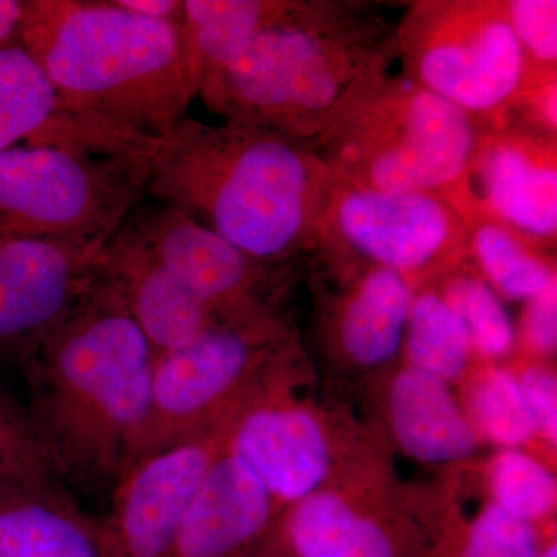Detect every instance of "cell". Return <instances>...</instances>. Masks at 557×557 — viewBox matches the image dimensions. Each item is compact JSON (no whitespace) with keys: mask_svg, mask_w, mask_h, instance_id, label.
Returning <instances> with one entry per match:
<instances>
[{"mask_svg":"<svg viewBox=\"0 0 557 557\" xmlns=\"http://www.w3.org/2000/svg\"><path fill=\"white\" fill-rule=\"evenodd\" d=\"M21 0H0V46L16 39Z\"/></svg>","mask_w":557,"mask_h":557,"instance_id":"cell-34","label":"cell"},{"mask_svg":"<svg viewBox=\"0 0 557 557\" xmlns=\"http://www.w3.org/2000/svg\"><path fill=\"white\" fill-rule=\"evenodd\" d=\"M115 3L146 20L182 22L183 0H115Z\"/></svg>","mask_w":557,"mask_h":557,"instance_id":"cell-33","label":"cell"},{"mask_svg":"<svg viewBox=\"0 0 557 557\" xmlns=\"http://www.w3.org/2000/svg\"><path fill=\"white\" fill-rule=\"evenodd\" d=\"M292 3L293 0H183L180 25L199 65L200 84L236 61L260 33L287 13Z\"/></svg>","mask_w":557,"mask_h":557,"instance_id":"cell-21","label":"cell"},{"mask_svg":"<svg viewBox=\"0 0 557 557\" xmlns=\"http://www.w3.org/2000/svg\"><path fill=\"white\" fill-rule=\"evenodd\" d=\"M394 54V35L366 7L293 0L236 61L200 84L197 97L230 123L313 143Z\"/></svg>","mask_w":557,"mask_h":557,"instance_id":"cell-4","label":"cell"},{"mask_svg":"<svg viewBox=\"0 0 557 557\" xmlns=\"http://www.w3.org/2000/svg\"><path fill=\"white\" fill-rule=\"evenodd\" d=\"M281 512L255 472L225 446L186 512L170 557H258Z\"/></svg>","mask_w":557,"mask_h":557,"instance_id":"cell-16","label":"cell"},{"mask_svg":"<svg viewBox=\"0 0 557 557\" xmlns=\"http://www.w3.org/2000/svg\"><path fill=\"white\" fill-rule=\"evenodd\" d=\"M16 40L44 70L58 138L127 148L185 119L200 72L180 22L146 20L110 2L21 0Z\"/></svg>","mask_w":557,"mask_h":557,"instance_id":"cell-1","label":"cell"},{"mask_svg":"<svg viewBox=\"0 0 557 557\" xmlns=\"http://www.w3.org/2000/svg\"><path fill=\"white\" fill-rule=\"evenodd\" d=\"M541 249L496 220L469 215L468 256L500 298L527 302L557 282Z\"/></svg>","mask_w":557,"mask_h":557,"instance_id":"cell-22","label":"cell"},{"mask_svg":"<svg viewBox=\"0 0 557 557\" xmlns=\"http://www.w3.org/2000/svg\"><path fill=\"white\" fill-rule=\"evenodd\" d=\"M491 502L512 518L533 523L555 512V475L536 457L522 449H502L487 465Z\"/></svg>","mask_w":557,"mask_h":557,"instance_id":"cell-27","label":"cell"},{"mask_svg":"<svg viewBox=\"0 0 557 557\" xmlns=\"http://www.w3.org/2000/svg\"><path fill=\"white\" fill-rule=\"evenodd\" d=\"M0 557H106L101 519L61 485L0 486Z\"/></svg>","mask_w":557,"mask_h":557,"instance_id":"cell-19","label":"cell"},{"mask_svg":"<svg viewBox=\"0 0 557 557\" xmlns=\"http://www.w3.org/2000/svg\"><path fill=\"white\" fill-rule=\"evenodd\" d=\"M509 25L530 69L531 83L556 76V0H508Z\"/></svg>","mask_w":557,"mask_h":557,"instance_id":"cell-30","label":"cell"},{"mask_svg":"<svg viewBox=\"0 0 557 557\" xmlns=\"http://www.w3.org/2000/svg\"><path fill=\"white\" fill-rule=\"evenodd\" d=\"M196 437L132 461L101 519L106 557H170L186 512L225 449L234 413Z\"/></svg>","mask_w":557,"mask_h":557,"instance_id":"cell-11","label":"cell"},{"mask_svg":"<svg viewBox=\"0 0 557 557\" xmlns=\"http://www.w3.org/2000/svg\"><path fill=\"white\" fill-rule=\"evenodd\" d=\"M536 557H557V542L553 539L548 544L542 545L541 552L537 553Z\"/></svg>","mask_w":557,"mask_h":557,"instance_id":"cell-36","label":"cell"},{"mask_svg":"<svg viewBox=\"0 0 557 557\" xmlns=\"http://www.w3.org/2000/svg\"><path fill=\"white\" fill-rule=\"evenodd\" d=\"M156 351L101 271L21 361L28 413L61 479L115 485L149 412Z\"/></svg>","mask_w":557,"mask_h":557,"instance_id":"cell-3","label":"cell"},{"mask_svg":"<svg viewBox=\"0 0 557 557\" xmlns=\"http://www.w3.org/2000/svg\"><path fill=\"white\" fill-rule=\"evenodd\" d=\"M153 199L178 208L265 265L313 251L333 186L313 143L183 119L148 148Z\"/></svg>","mask_w":557,"mask_h":557,"instance_id":"cell-2","label":"cell"},{"mask_svg":"<svg viewBox=\"0 0 557 557\" xmlns=\"http://www.w3.org/2000/svg\"><path fill=\"white\" fill-rule=\"evenodd\" d=\"M556 138L516 124L485 129L463 186L460 207L485 215L539 248L556 242Z\"/></svg>","mask_w":557,"mask_h":557,"instance_id":"cell-12","label":"cell"},{"mask_svg":"<svg viewBox=\"0 0 557 557\" xmlns=\"http://www.w3.org/2000/svg\"><path fill=\"white\" fill-rule=\"evenodd\" d=\"M57 110V94L38 62L16 39L0 46V152L38 137Z\"/></svg>","mask_w":557,"mask_h":557,"instance_id":"cell-24","label":"cell"},{"mask_svg":"<svg viewBox=\"0 0 557 557\" xmlns=\"http://www.w3.org/2000/svg\"><path fill=\"white\" fill-rule=\"evenodd\" d=\"M523 343L541 357L555 355L557 347V282L527 300L522 317Z\"/></svg>","mask_w":557,"mask_h":557,"instance_id":"cell-32","label":"cell"},{"mask_svg":"<svg viewBox=\"0 0 557 557\" xmlns=\"http://www.w3.org/2000/svg\"><path fill=\"white\" fill-rule=\"evenodd\" d=\"M384 405L392 438L420 463H458L479 448L478 431L445 381L408 366L392 376Z\"/></svg>","mask_w":557,"mask_h":557,"instance_id":"cell-18","label":"cell"},{"mask_svg":"<svg viewBox=\"0 0 557 557\" xmlns=\"http://www.w3.org/2000/svg\"><path fill=\"white\" fill-rule=\"evenodd\" d=\"M403 75L471 116L504 124L531 84L530 69L500 0L417 2L394 33Z\"/></svg>","mask_w":557,"mask_h":557,"instance_id":"cell-7","label":"cell"},{"mask_svg":"<svg viewBox=\"0 0 557 557\" xmlns=\"http://www.w3.org/2000/svg\"><path fill=\"white\" fill-rule=\"evenodd\" d=\"M465 410L479 437L502 449H520L537 435L518 375L511 370L486 368L479 372L469 384Z\"/></svg>","mask_w":557,"mask_h":557,"instance_id":"cell-26","label":"cell"},{"mask_svg":"<svg viewBox=\"0 0 557 557\" xmlns=\"http://www.w3.org/2000/svg\"><path fill=\"white\" fill-rule=\"evenodd\" d=\"M520 391L525 398L527 408L541 435L549 446L557 445V380L548 366L534 362L520 370L518 375Z\"/></svg>","mask_w":557,"mask_h":557,"instance_id":"cell-31","label":"cell"},{"mask_svg":"<svg viewBox=\"0 0 557 557\" xmlns=\"http://www.w3.org/2000/svg\"><path fill=\"white\" fill-rule=\"evenodd\" d=\"M468 226L467 212L448 197L358 188L333 178L313 251L338 265L381 267L413 282L463 262Z\"/></svg>","mask_w":557,"mask_h":557,"instance_id":"cell-9","label":"cell"},{"mask_svg":"<svg viewBox=\"0 0 557 557\" xmlns=\"http://www.w3.org/2000/svg\"><path fill=\"white\" fill-rule=\"evenodd\" d=\"M403 350L409 368L448 384L465 376L474 357L467 327L434 288L413 292Z\"/></svg>","mask_w":557,"mask_h":557,"instance_id":"cell-23","label":"cell"},{"mask_svg":"<svg viewBox=\"0 0 557 557\" xmlns=\"http://www.w3.org/2000/svg\"><path fill=\"white\" fill-rule=\"evenodd\" d=\"M157 259L218 319L270 310L259 287L269 265L178 208L135 209L129 218Z\"/></svg>","mask_w":557,"mask_h":557,"instance_id":"cell-14","label":"cell"},{"mask_svg":"<svg viewBox=\"0 0 557 557\" xmlns=\"http://www.w3.org/2000/svg\"><path fill=\"white\" fill-rule=\"evenodd\" d=\"M443 274L437 292L467 327L474 355L487 361L509 357L518 332L500 296L480 274L461 269V263Z\"/></svg>","mask_w":557,"mask_h":557,"instance_id":"cell-25","label":"cell"},{"mask_svg":"<svg viewBox=\"0 0 557 557\" xmlns=\"http://www.w3.org/2000/svg\"><path fill=\"white\" fill-rule=\"evenodd\" d=\"M386 70L348 95L314 149L339 182L435 194L460 207L461 186L485 129L456 106Z\"/></svg>","mask_w":557,"mask_h":557,"instance_id":"cell-5","label":"cell"},{"mask_svg":"<svg viewBox=\"0 0 557 557\" xmlns=\"http://www.w3.org/2000/svg\"><path fill=\"white\" fill-rule=\"evenodd\" d=\"M413 282L398 271L361 267L332 322L341 357L358 369H380L403 350Z\"/></svg>","mask_w":557,"mask_h":557,"instance_id":"cell-20","label":"cell"},{"mask_svg":"<svg viewBox=\"0 0 557 557\" xmlns=\"http://www.w3.org/2000/svg\"><path fill=\"white\" fill-rule=\"evenodd\" d=\"M100 271L156 354L186 346L220 321L157 259L129 219L102 249Z\"/></svg>","mask_w":557,"mask_h":557,"instance_id":"cell-17","label":"cell"},{"mask_svg":"<svg viewBox=\"0 0 557 557\" xmlns=\"http://www.w3.org/2000/svg\"><path fill=\"white\" fill-rule=\"evenodd\" d=\"M258 557H293L289 555L287 549L284 548V545L281 544L276 536V530H274L273 536H271L270 541L267 542L265 547H263L262 552Z\"/></svg>","mask_w":557,"mask_h":557,"instance_id":"cell-35","label":"cell"},{"mask_svg":"<svg viewBox=\"0 0 557 557\" xmlns=\"http://www.w3.org/2000/svg\"><path fill=\"white\" fill-rule=\"evenodd\" d=\"M541 548L536 525L512 518L490 500L440 542L434 557H536Z\"/></svg>","mask_w":557,"mask_h":557,"instance_id":"cell-29","label":"cell"},{"mask_svg":"<svg viewBox=\"0 0 557 557\" xmlns=\"http://www.w3.org/2000/svg\"><path fill=\"white\" fill-rule=\"evenodd\" d=\"M276 536L293 557H421L406 523L341 483L285 508Z\"/></svg>","mask_w":557,"mask_h":557,"instance_id":"cell-15","label":"cell"},{"mask_svg":"<svg viewBox=\"0 0 557 557\" xmlns=\"http://www.w3.org/2000/svg\"><path fill=\"white\" fill-rule=\"evenodd\" d=\"M27 406L0 391V486L61 485Z\"/></svg>","mask_w":557,"mask_h":557,"instance_id":"cell-28","label":"cell"},{"mask_svg":"<svg viewBox=\"0 0 557 557\" xmlns=\"http://www.w3.org/2000/svg\"><path fill=\"white\" fill-rule=\"evenodd\" d=\"M288 339L267 310L220 319L186 346L156 354L148 420L132 461L196 437L237 410Z\"/></svg>","mask_w":557,"mask_h":557,"instance_id":"cell-8","label":"cell"},{"mask_svg":"<svg viewBox=\"0 0 557 557\" xmlns=\"http://www.w3.org/2000/svg\"><path fill=\"white\" fill-rule=\"evenodd\" d=\"M293 355L288 339L234 413L226 440V449L255 472L282 511L332 482L336 467L324 418L289 391Z\"/></svg>","mask_w":557,"mask_h":557,"instance_id":"cell-10","label":"cell"},{"mask_svg":"<svg viewBox=\"0 0 557 557\" xmlns=\"http://www.w3.org/2000/svg\"><path fill=\"white\" fill-rule=\"evenodd\" d=\"M148 149L35 143L0 152V233L104 248L148 188Z\"/></svg>","mask_w":557,"mask_h":557,"instance_id":"cell-6","label":"cell"},{"mask_svg":"<svg viewBox=\"0 0 557 557\" xmlns=\"http://www.w3.org/2000/svg\"><path fill=\"white\" fill-rule=\"evenodd\" d=\"M104 248L0 233V359L21 364L100 273Z\"/></svg>","mask_w":557,"mask_h":557,"instance_id":"cell-13","label":"cell"}]
</instances>
